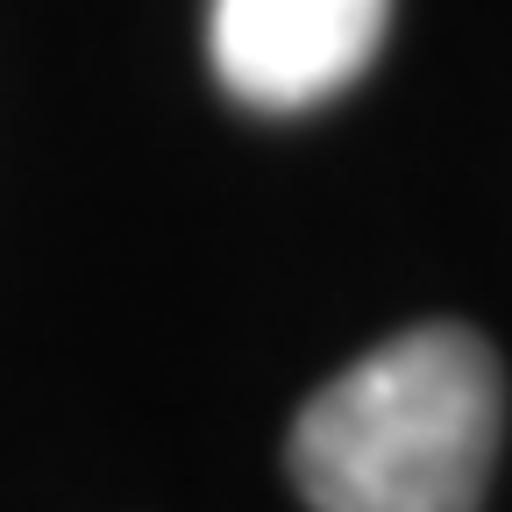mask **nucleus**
<instances>
[{"instance_id":"1","label":"nucleus","mask_w":512,"mask_h":512,"mask_svg":"<svg viewBox=\"0 0 512 512\" xmlns=\"http://www.w3.org/2000/svg\"><path fill=\"white\" fill-rule=\"evenodd\" d=\"M498 406V356L470 328H413L306 399L292 484L313 512H477Z\"/></svg>"},{"instance_id":"2","label":"nucleus","mask_w":512,"mask_h":512,"mask_svg":"<svg viewBox=\"0 0 512 512\" xmlns=\"http://www.w3.org/2000/svg\"><path fill=\"white\" fill-rule=\"evenodd\" d=\"M384 15L392 0H214V72L242 107H320L377 57Z\"/></svg>"}]
</instances>
